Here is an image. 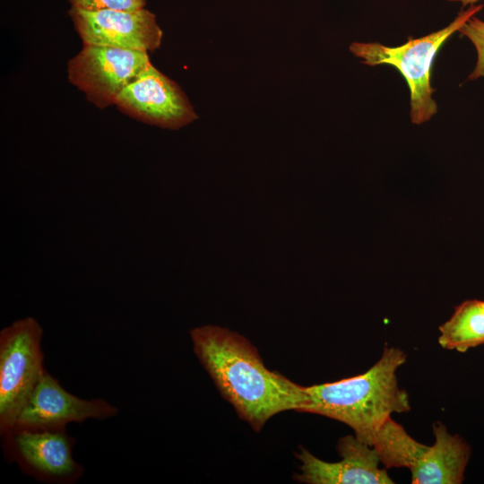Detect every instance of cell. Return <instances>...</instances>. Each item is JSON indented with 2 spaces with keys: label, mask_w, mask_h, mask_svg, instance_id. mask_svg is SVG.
Returning a JSON list of instances; mask_svg holds the SVG:
<instances>
[{
  "label": "cell",
  "mask_w": 484,
  "mask_h": 484,
  "mask_svg": "<svg viewBox=\"0 0 484 484\" xmlns=\"http://www.w3.org/2000/svg\"><path fill=\"white\" fill-rule=\"evenodd\" d=\"M115 104L132 117L162 128L178 129L197 119L181 88L151 64L119 93Z\"/></svg>",
  "instance_id": "7"
},
{
  "label": "cell",
  "mask_w": 484,
  "mask_h": 484,
  "mask_svg": "<svg viewBox=\"0 0 484 484\" xmlns=\"http://www.w3.org/2000/svg\"><path fill=\"white\" fill-rule=\"evenodd\" d=\"M1 436L6 459L38 481L73 484L83 475V466L73 457L75 438L65 428L13 427Z\"/></svg>",
  "instance_id": "5"
},
{
  "label": "cell",
  "mask_w": 484,
  "mask_h": 484,
  "mask_svg": "<svg viewBox=\"0 0 484 484\" xmlns=\"http://www.w3.org/2000/svg\"><path fill=\"white\" fill-rule=\"evenodd\" d=\"M372 446L386 468L411 469L427 451L428 445L412 438L402 426L389 417L374 434Z\"/></svg>",
  "instance_id": "13"
},
{
  "label": "cell",
  "mask_w": 484,
  "mask_h": 484,
  "mask_svg": "<svg viewBox=\"0 0 484 484\" xmlns=\"http://www.w3.org/2000/svg\"><path fill=\"white\" fill-rule=\"evenodd\" d=\"M483 4H471L461 12L446 27L418 39H410L399 47H388L378 42H353L350 51L367 65L387 64L394 66L405 78L410 90L411 119L415 125L428 121L436 112L432 98L430 76L434 59L442 45Z\"/></svg>",
  "instance_id": "3"
},
{
  "label": "cell",
  "mask_w": 484,
  "mask_h": 484,
  "mask_svg": "<svg viewBox=\"0 0 484 484\" xmlns=\"http://www.w3.org/2000/svg\"><path fill=\"white\" fill-rule=\"evenodd\" d=\"M435 442L410 469L412 484H461L471 446L459 435L450 434L440 422L433 424Z\"/></svg>",
  "instance_id": "11"
},
{
  "label": "cell",
  "mask_w": 484,
  "mask_h": 484,
  "mask_svg": "<svg viewBox=\"0 0 484 484\" xmlns=\"http://www.w3.org/2000/svg\"><path fill=\"white\" fill-rule=\"evenodd\" d=\"M194 352L222 396L259 431L275 414L305 411V386L270 371L243 336L216 325L190 330Z\"/></svg>",
  "instance_id": "1"
},
{
  "label": "cell",
  "mask_w": 484,
  "mask_h": 484,
  "mask_svg": "<svg viewBox=\"0 0 484 484\" xmlns=\"http://www.w3.org/2000/svg\"><path fill=\"white\" fill-rule=\"evenodd\" d=\"M449 2H456L461 3L462 6H466L468 4H475L476 3L481 1V0H446Z\"/></svg>",
  "instance_id": "16"
},
{
  "label": "cell",
  "mask_w": 484,
  "mask_h": 484,
  "mask_svg": "<svg viewBox=\"0 0 484 484\" xmlns=\"http://www.w3.org/2000/svg\"><path fill=\"white\" fill-rule=\"evenodd\" d=\"M150 65L145 51L83 45L68 62V79L90 101L106 108Z\"/></svg>",
  "instance_id": "6"
},
{
  "label": "cell",
  "mask_w": 484,
  "mask_h": 484,
  "mask_svg": "<svg viewBox=\"0 0 484 484\" xmlns=\"http://www.w3.org/2000/svg\"><path fill=\"white\" fill-rule=\"evenodd\" d=\"M118 410L100 398L82 399L67 392L58 380L45 371L18 413L13 427L31 428H65L72 422L106 419Z\"/></svg>",
  "instance_id": "9"
},
{
  "label": "cell",
  "mask_w": 484,
  "mask_h": 484,
  "mask_svg": "<svg viewBox=\"0 0 484 484\" xmlns=\"http://www.w3.org/2000/svg\"><path fill=\"white\" fill-rule=\"evenodd\" d=\"M438 342L446 350L466 352L484 344V300H465L439 326Z\"/></svg>",
  "instance_id": "12"
},
{
  "label": "cell",
  "mask_w": 484,
  "mask_h": 484,
  "mask_svg": "<svg viewBox=\"0 0 484 484\" xmlns=\"http://www.w3.org/2000/svg\"><path fill=\"white\" fill-rule=\"evenodd\" d=\"M73 8L85 11L124 10L144 8L146 0H68Z\"/></svg>",
  "instance_id": "15"
},
{
  "label": "cell",
  "mask_w": 484,
  "mask_h": 484,
  "mask_svg": "<svg viewBox=\"0 0 484 484\" xmlns=\"http://www.w3.org/2000/svg\"><path fill=\"white\" fill-rule=\"evenodd\" d=\"M83 45L153 51L162 39L154 13L145 8L85 11L71 7L68 12Z\"/></svg>",
  "instance_id": "8"
},
{
  "label": "cell",
  "mask_w": 484,
  "mask_h": 484,
  "mask_svg": "<svg viewBox=\"0 0 484 484\" xmlns=\"http://www.w3.org/2000/svg\"><path fill=\"white\" fill-rule=\"evenodd\" d=\"M458 31L471 40L477 51V63L474 70L469 75V79L475 80L484 77V21L474 15Z\"/></svg>",
  "instance_id": "14"
},
{
  "label": "cell",
  "mask_w": 484,
  "mask_h": 484,
  "mask_svg": "<svg viewBox=\"0 0 484 484\" xmlns=\"http://www.w3.org/2000/svg\"><path fill=\"white\" fill-rule=\"evenodd\" d=\"M337 451L341 460L322 461L305 448L297 455L301 462L299 482L309 484H393L386 470L381 468L376 450L355 436L339 439Z\"/></svg>",
  "instance_id": "10"
},
{
  "label": "cell",
  "mask_w": 484,
  "mask_h": 484,
  "mask_svg": "<svg viewBox=\"0 0 484 484\" xmlns=\"http://www.w3.org/2000/svg\"><path fill=\"white\" fill-rule=\"evenodd\" d=\"M43 329L28 316L0 332V433L13 428L16 417L46 371L41 350Z\"/></svg>",
  "instance_id": "4"
},
{
  "label": "cell",
  "mask_w": 484,
  "mask_h": 484,
  "mask_svg": "<svg viewBox=\"0 0 484 484\" xmlns=\"http://www.w3.org/2000/svg\"><path fill=\"white\" fill-rule=\"evenodd\" d=\"M406 361L403 350L385 346L381 358L365 373L333 383L305 386L304 412L315 413L350 427L355 436L370 445L374 434L393 413L411 410L407 392L396 370Z\"/></svg>",
  "instance_id": "2"
}]
</instances>
